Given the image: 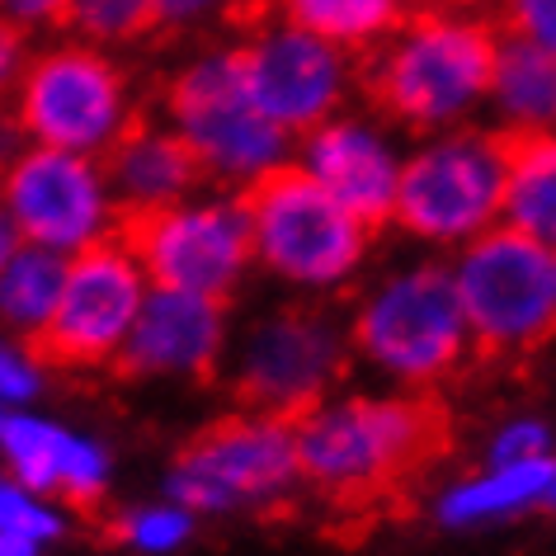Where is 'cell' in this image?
Returning <instances> with one entry per match:
<instances>
[{
	"mask_svg": "<svg viewBox=\"0 0 556 556\" xmlns=\"http://www.w3.org/2000/svg\"><path fill=\"white\" fill-rule=\"evenodd\" d=\"M269 10L350 58H368L406 24L415 5L410 0H269Z\"/></svg>",
	"mask_w": 556,
	"mask_h": 556,
	"instance_id": "21",
	"label": "cell"
},
{
	"mask_svg": "<svg viewBox=\"0 0 556 556\" xmlns=\"http://www.w3.org/2000/svg\"><path fill=\"white\" fill-rule=\"evenodd\" d=\"M500 48V24L477 10L425 5L372 52L368 100L406 132H448L477 123Z\"/></svg>",
	"mask_w": 556,
	"mask_h": 556,
	"instance_id": "2",
	"label": "cell"
},
{
	"mask_svg": "<svg viewBox=\"0 0 556 556\" xmlns=\"http://www.w3.org/2000/svg\"><path fill=\"white\" fill-rule=\"evenodd\" d=\"M350 368V326L316 302L274 307L250 321L231 354L236 410L278 415L293 425L298 415L336 396V382Z\"/></svg>",
	"mask_w": 556,
	"mask_h": 556,
	"instance_id": "10",
	"label": "cell"
},
{
	"mask_svg": "<svg viewBox=\"0 0 556 556\" xmlns=\"http://www.w3.org/2000/svg\"><path fill=\"white\" fill-rule=\"evenodd\" d=\"M100 161L123 217L156 213V207H170L189 199V193H199V185H207L193 151L165 123H147V118H137Z\"/></svg>",
	"mask_w": 556,
	"mask_h": 556,
	"instance_id": "18",
	"label": "cell"
},
{
	"mask_svg": "<svg viewBox=\"0 0 556 556\" xmlns=\"http://www.w3.org/2000/svg\"><path fill=\"white\" fill-rule=\"evenodd\" d=\"M62 34L80 38V43H94L104 52L132 48L142 38L161 34L156 0H72Z\"/></svg>",
	"mask_w": 556,
	"mask_h": 556,
	"instance_id": "24",
	"label": "cell"
},
{
	"mask_svg": "<svg viewBox=\"0 0 556 556\" xmlns=\"http://www.w3.org/2000/svg\"><path fill=\"white\" fill-rule=\"evenodd\" d=\"M165 500L189 514H274L298 495L302 467L293 425L236 410L199 429L165 471Z\"/></svg>",
	"mask_w": 556,
	"mask_h": 556,
	"instance_id": "8",
	"label": "cell"
},
{
	"mask_svg": "<svg viewBox=\"0 0 556 556\" xmlns=\"http://www.w3.org/2000/svg\"><path fill=\"white\" fill-rule=\"evenodd\" d=\"M505 156L509 137L495 128L463 123L448 132H429L410 156H401L392 227L429 250H463L481 231L500 227Z\"/></svg>",
	"mask_w": 556,
	"mask_h": 556,
	"instance_id": "5",
	"label": "cell"
},
{
	"mask_svg": "<svg viewBox=\"0 0 556 556\" xmlns=\"http://www.w3.org/2000/svg\"><path fill=\"white\" fill-rule=\"evenodd\" d=\"M528 457H552V429L542 420H509L491 439V463H528Z\"/></svg>",
	"mask_w": 556,
	"mask_h": 556,
	"instance_id": "29",
	"label": "cell"
},
{
	"mask_svg": "<svg viewBox=\"0 0 556 556\" xmlns=\"http://www.w3.org/2000/svg\"><path fill=\"white\" fill-rule=\"evenodd\" d=\"M118 236L132 245L137 264L156 288H179L213 302H231V293L255 269L250 217L241 193H189L170 207L142 217H123Z\"/></svg>",
	"mask_w": 556,
	"mask_h": 556,
	"instance_id": "11",
	"label": "cell"
},
{
	"mask_svg": "<svg viewBox=\"0 0 556 556\" xmlns=\"http://www.w3.org/2000/svg\"><path fill=\"white\" fill-rule=\"evenodd\" d=\"M48 392V364L34 340L0 330V406H34Z\"/></svg>",
	"mask_w": 556,
	"mask_h": 556,
	"instance_id": "27",
	"label": "cell"
},
{
	"mask_svg": "<svg viewBox=\"0 0 556 556\" xmlns=\"http://www.w3.org/2000/svg\"><path fill=\"white\" fill-rule=\"evenodd\" d=\"M147 288L151 278L123 236H109V241L72 255L58 307H52L43 336L34 340L43 364L66 372L114 368L123 340L142 312Z\"/></svg>",
	"mask_w": 556,
	"mask_h": 556,
	"instance_id": "13",
	"label": "cell"
},
{
	"mask_svg": "<svg viewBox=\"0 0 556 556\" xmlns=\"http://www.w3.org/2000/svg\"><path fill=\"white\" fill-rule=\"evenodd\" d=\"M10 109L34 147H58L76 156H104L137 123L128 66L72 34L34 48Z\"/></svg>",
	"mask_w": 556,
	"mask_h": 556,
	"instance_id": "7",
	"label": "cell"
},
{
	"mask_svg": "<svg viewBox=\"0 0 556 556\" xmlns=\"http://www.w3.org/2000/svg\"><path fill=\"white\" fill-rule=\"evenodd\" d=\"M485 109L491 128L505 137L552 132L556 128V58L523 38L500 34L491 86H485Z\"/></svg>",
	"mask_w": 556,
	"mask_h": 556,
	"instance_id": "19",
	"label": "cell"
},
{
	"mask_svg": "<svg viewBox=\"0 0 556 556\" xmlns=\"http://www.w3.org/2000/svg\"><path fill=\"white\" fill-rule=\"evenodd\" d=\"M24 147H29V137H24V123L15 118V109H10V104H0V170H5V165L15 161Z\"/></svg>",
	"mask_w": 556,
	"mask_h": 556,
	"instance_id": "33",
	"label": "cell"
},
{
	"mask_svg": "<svg viewBox=\"0 0 556 556\" xmlns=\"http://www.w3.org/2000/svg\"><path fill=\"white\" fill-rule=\"evenodd\" d=\"M293 147V165L307 179H316L344 213H354L372 231L392 222L401 151L378 123L336 114L316 123L312 132H302Z\"/></svg>",
	"mask_w": 556,
	"mask_h": 556,
	"instance_id": "17",
	"label": "cell"
},
{
	"mask_svg": "<svg viewBox=\"0 0 556 556\" xmlns=\"http://www.w3.org/2000/svg\"><path fill=\"white\" fill-rule=\"evenodd\" d=\"M66 278V255H52L43 245H20L0 269V330L20 340H38L58 307Z\"/></svg>",
	"mask_w": 556,
	"mask_h": 556,
	"instance_id": "23",
	"label": "cell"
},
{
	"mask_svg": "<svg viewBox=\"0 0 556 556\" xmlns=\"http://www.w3.org/2000/svg\"><path fill=\"white\" fill-rule=\"evenodd\" d=\"M250 245L264 274L283 278L302 293H336L364 269L372 250V227L330 199L293 161L255 179L245 193Z\"/></svg>",
	"mask_w": 556,
	"mask_h": 556,
	"instance_id": "6",
	"label": "cell"
},
{
	"mask_svg": "<svg viewBox=\"0 0 556 556\" xmlns=\"http://www.w3.org/2000/svg\"><path fill=\"white\" fill-rule=\"evenodd\" d=\"M0 471L72 509H94L114 481V457L100 439L66 429L34 406H0Z\"/></svg>",
	"mask_w": 556,
	"mask_h": 556,
	"instance_id": "16",
	"label": "cell"
},
{
	"mask_svg": "<svg viewBox=\"0 0 556 556\" xmlns=\"http://www.w3.org/2000/svg\"><path fill=\"white\" fill-rule=\"evenodd\" d=\"M161 123L193 151L207 185L245 193L255 179L293 161V137L250 100L236 48H207L165 80Z\"/></svg>",
	"mask_w": 556,
	"mask_h": 556,
	"instance_id": "4",
	"label": "cell"
},
{
	"mask_svg": "<svg viewBox=\"0 0 556 556\" xmlns=\"http://www.w3.org/2000/svg\"><path fill=\"white\" fill-rule=\"evenodd\" d=\"M0 213L15 222L24 245H43L66 260L118 236L123 227L100 156L34 142L0 170Z\"/></svg>",
	"mask_w": 556,
	"mask_h": 556,
	"instance_id": "12",
	"label": "cell"
},
{
	"mask_svg": "<svg viewBox=\"0 0 556 556\" xmlns=\"http://www.w3.org/2000/svg\"><path fill=\"white\" fill-rule=\"evenodd\" d=\"M350 350L406 392H434L448 382L471 354L448 264L425 260L382 274L350 316Z\"/></svg>",
	"mask_w": 556,
	"mask_h": 556,
	"instance_id": "3",
	"label": "cell"
},
{
	"mask_svg": "<svg viewBox=\"0 0 556 556\" xmlns=\"http://www.w3.org/2000/svg\"><path fill=\"white\" fill-rule=\"evenodd\" d=\"M0 556H43V547L29 538H15V533H0Z\"/></svg>",
	"mask_w": 556,
	"mask_h": 556,
	"instance_id": "35",
	"label": "cell"
},
{
	"mask_svg": "<svg viewBox=\"0 0 556 556\" xmlns=\"http://www.w3.org/2000/svg\"><path fill=\"white\" fill-rule=\"evenodd\" d=\"M72 0H0V20L20 24L24 34H62Z\"/></svg>",
	"mask_w": 556,
	"mask_h": 556,
	"instance_id": "31",
	"label": "cell"
},
{
	"mask_svg": "<svg viewBox=\"0 0 556 556\" xmlns=\"http://www.w3.org/2000/svg\"><path fill=\"white\" fill-rule=\"evenodd\" d=\"M500 5V34L523 38L556 58V0H495Z\"/></svg>",
	"mask_w": 556,
	"mask_h": 556,
	"instance_id": "28",
	"label": "cell"
},
{
	"mask_svg": "<svg viewBox=\"0 0 556 556\" xmlns=\"http://www.w3.org/2000/svg\"><path fill=\"white\" fill-rule=\"evenodd\" d=\"M453 420L434 392L326 396L293 420L302 485L330 509L372 514L448 453Z\"/></svg>",
	"mask_w": 556,
	"mask_h": 556,
	"instance_id": "1",
	"label": "cell"
},
{
	"mask_svg": "<svg viewBox=\"0 0 556 556\" xmlns=\"http://www.w3.org/2000/svg\"><path fill=\"white\" fill-rule=\"evenodd\" d=\"M227 302L179 293V288H147L142 312L123 340L114 368L123 378H189L207 382L227 354Z\"/></svg>",
	"mask_w": 556,
	"mask_h": 556,
	"instance_id": "15",
	"label": "cell"
},
{
	"mask_svg": "<svg viewBox=\"0 0 556 556\" xmlns=\"http://www.w3.org/2000/svg\"><path fill=\"white\" fill-rule=\"evenodd\" d=\"M34 48H38V38H34V34H24L20 24L0 20V104L15 100L20 80H24V72H29Z\"/></svg>",
	"mask_w": 556,
	"mask_h": 556,
	"instance_id": "30",
	"label": "cell"
},
{
	"mask_svg": "<svg viewBox=\"0 0 556 556\" xmlns=\"http://www.w3.org/2000/svg\"><path fill=\"white\" fill-rule=\"evenodd\" d=\"M429 5H448V10H481V5H495V0H429Z\"/></svg>",
	"mask_w": 556,
	"mask_h": 556,
	"instance_id": "36",
	"label": "cell"
},
{
	"mask_svg": "<svg viewBox=\"0 0 556 556\" xmlns=\"http://www.w3.org/2000/svg\"><path fill=\"white\" fill-rule=\"evenodd\" d=\"M556 457H528V463H491L477 477L448 485L439 495V523L443 528H481L542 505V491L552 481Z\"/></svg>",
	"mask_w": 556,
	"mask_h": 556,
	"instance_id": "20",
	"label": "cell"
},
{
	"mask_svg": "<svg viewBox=\"0 0 556 556\" xmlns=\"http://www.w3.org/2000/svg\"><path fill=\"white\" fill-rule=\"evenodd\" d=\"M0 533H15V538H29L38 547H48V542H58L66 533V509L58 500L38 495L0 471Z\"/></svg>",
	"mask_w": 556,
	"mask_h": 556,
	"instance_id": "26",
	"label": "cell"
},
{
	"mask_svg": "<svg viewBox=\"0 0 556 556\" xmlns=\"http://www.w3.org/2000/svg\"><path fill=\"white\" fill-rule=\"evenodd\" d=\"M471 354L523 358L556 336V250L491 227L448 264Z\"/></svg>",
	"mask_w": 556,
	"mask_h": 556,
	"instance_id": "9",
	"label": "cell"
},
{
	"mask_svg": "<svg viewBox=\"0 0 556 556\" xmlns=\"http://www.w3.org/2000/svg\"><path fill=\"white\" fill-rule=\"evenodd\" d=\"M542 509H556V467H552V481H547V491H542Z\"/></svg>",
	"mask_w": 556,
	"mask_h": 556,
	"instance_id": "37",
	"label": "cell"
},
{
	"mask_svg": "<svg viewBox=\"0 0 556 556\" xmlns=\"http://www.w3.org/2000/svg\"><path fill=\"white\" fill-rule=\"evenodd\" d=\"M24 241H20V231H15V222H10L5 213H0V269H5L10 264V255H15Z\"/></svg>",
	"mask_w": 556,
	"mask_h": 556,
	"instance_id": "34",
	"label": "cell"
},
{
	"mask_svg": "<svg viewBox=\"0 0 556 556\" xmlns=\"http://www.w3.org/2000/svg\"><path fill=\"white\" fill-rule=\"evenodd\" d=\"M236 58H241L250 100L293 142L302 132H312L316 123L340 114L354 90V72H358L350 52L330 48L316 34H302L283 20L255 29L236 48Z\"/></svg>",
	"mask_w": 556,
	"mask_h": 556,
	"instance_id": "14",
	"label": "cell"
},
{
	"mask_svg": "<svg viewBox=\"0 0 556 556\" xmlns=\"http://www.w3.org/2000/svg\"><path fill=\"white\" fill-rule=\"evenodd\" d=\"M236 0H156L161 29H199V24L227 15Z\"/></svg>",
	"mask_w": 556,
	"mask_h": 556,
	"instance_id": "32",
	"label": "cell"
},
{
	"mask_svg": "<svg viewBox=\"0 0 556 556\" xmlns=\"http://www.w3.org/2000/svg\"><path fill=\"white\" fill-rule=\"evenodd\" d=\"M193 519L175 500H151V505H132L114 519V538L137 556H170L193 538Z\"/></svg>",
	"mask_w": 556,
	"mask_h": 556,
	"instance_id": "25",
	"label": "cell"
},
{
	"mask_svg": "<svg viewBox=\"0 0 556 556\" xmlns=\"http://www.w3.org/2000/svg\"><path fill=\"white\" fill-rule=\"evenodd\" d=\"M500 227L556 250V128L509 137Z\"/></svg>",
	"mask_w": 556,
	"mask_h": 556,
	"instance_id": "22",
	"label": "cell"
}]
</instances>
